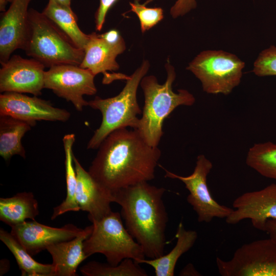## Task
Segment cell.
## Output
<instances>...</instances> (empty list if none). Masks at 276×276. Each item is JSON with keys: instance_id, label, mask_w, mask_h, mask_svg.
I'll return each mask as SVG.
<instances>
[{"instance_id": "obj_1", "label": "cell", "mask_w": 276, "mask_h": 276, "mask_svg": "<svg viewBox=\"0 0 276 276\" xmlns=\"http://www.w3.org/2000/svg\"><path fill=\"white\" fill-rule=\"evenodd\" d=\"M98 149L88 171L112 196L121 189L155 178L161 151L148 145L136 130L116 129Z\"/></svg>"}, {"instance_id": "obj_2", "label": "cell", "mask_w": 276, "mask_h": 276, "mask_svg": "<svg viewBox=\"0 0 276 276\" xmlns=\"http://www.w3.org/2000/svg\"><path fill=\"white\" fill-rule=\"evenodd\" d=\"M166 191L144 181L112 194L113 202L121 208L126 229L150 259L164 255L167 244L168 216L163 199Z\"/></svg>"}, {"instance_id": "obj_3", "label": "cell", "mask_w": 276, "mask_h": 276, "mask_svg": "<svg viewBox=\"0 0 276 276\" xmlns=\"http://www.w3.org/2000/svg\"><path fill=\"white\" fill-rule=\"evenodd\" d=\"M165 68L167 78L164 83L159 84L155 76L149 75L145 76L140 84L144 92V106L135 130L152 147H158L164 134V121L171 112L179 106H192L195 102L194 96L186 89L173 91L176 72L169 59Z\"/></svg>"}, {"instance_id": "obj_4", "label": "cell", "mask_w": 276, "mask_h": 276, "mask_svg": "<svg viewBox=\"0 0 276 276\" xmlns=\"http://www.w3.org/2000/svg\"><path fill=\"white\" fill-rule=\"evenodd\" d=\"M150 67L148 60H144L134 73L126 80L122 91L117 96L103 99L96 96L88 101V106L99 110L102 120L87 145L88 149L98 148L103 140L114 130L131 127L135 129L142 113L137 100V90L142 78Z\"/></svg>"}, {"instance_id": "obj_5", "label": "cell", "mask_w": 276, "mask_h": 276, "mask_svg": "<svg viewBox=\"0 0 276 276\" xmlns=\"http://www.w3.org/2000/svg\"><path fill=\"white\" fill-rule=\"evenodd\" d=\"M29 33L24 50L45 67L60 64L80 65L84 51L53 21L35 9H29Z\"/></svg>"}, {"instance_id": "obj_6", "label": "cell", "mask_w": 276, "mask_h": 276, "mask_svg": "<svg viewBox=\"0 0 276 276\" xmlns=\"http://www.w3.org/2000/svg\"><path fill=\"white\" fill-rule=\"evenodd\" d=\"M91 222L92 232L83 244L87 258L101 254L112 265H118L125 259H133L137 263L145 258L142 247L124 225L119 212L111 211L101 219Z\"/></svg>"}, {"instance_id": "obj_7", "label": "cell", "mask_w": 276, "mask_h": 276, "mask_svg": "<svg viewBox=\"0 0 276 276\" xmlns=\"http://www.w3.org/2000/svg\"><path fill=\"white\" fill-rule=\"evenodd\" d=\"M245 63L236 55L222 50L201 52L187 69L201 82L204 91L228 95L241 82Z\"/></svg>"}, {"instance_id": "obj_8", "label": "cell", "mask_w": 276, "mask_h": 276, "mask_svg": "<svg viewBox=\"0 0 276 276\" xmlns=\"http://www.w3.org/2000/svg\"><path fill=\"white\" fill-rule=\"evenodd\" d=\"M218 270L222 276H276V241L256 240L237 248L232 258H216Z\"/></svg>"}, {"instance_id": "obj_9", "label": "cell", "mask_w": 276, "mask_h": 276, "mask_svg": "<svg viewBox=\"0 0 276 276\" xmlns=\"http://www.w3.org/2000/svg\"><path fill=\"white\" fill-rule=\"evenodd\" d=\"M213 165L203 154L197 157L193 173L187 176L178 175L164 169L165 177L182 181L189 191L188 202L197 215L199 222H210L214 218H226L234 209L218 203L209 191L206 180Z\"/></svg>"}, {"instance_id": "obj_10", "label": "cell", "mask_w": 276, "mask_h": 276, "mask_svg": "<svg viewBox=\"0 0 276 276\" xmlns=\"http://www.w3.org/2000/svg\"><path fill=\"white\" fill-rule=\"evenodd\" d=\"M95 75L88 69L73 64L55 65L45 71L44 88L51 89L58 97L71 102L79 111L88 106L84 95L97 91Z\"/></svg>"}, {"instance_id": "obj_11", "label": "cell", "mask_w": 276, "mask_h": 276, "mask_svg": "<svg viewBox=\"0 0 276 276\" xmlns=\"http://www.w3.org/2000/svg\"><path fill=\"white\" fill-rule=\"evenodd\" d=\"M0 116L12 117L33 127L38 121L66 122L71 113L36 96L30 97L22 93L5 92L0 95Z\"/></svg>"}, {"instance_id": "obj_12", "label": "cell", "mask_w": 276, "mask_h": 276, "mask_svg": "<svg viewBox=\"0 0 276 276\" xmlns=\"http://www.w3.org/2000/svg\"><path fill=\"white\" fill-rule=\"evenodd\" d=\"M0 92L29 93L38 96L44 88V67L34 59L14 55L1 63Z\"/></svg>"}, {"instance_id": "obj_13", "label": "cell", "mask_w": 276, "mask_h": 276, "mask_svg": "<svg viewBox=\"0 0 276 276\" xmlns=\"http://www.w3.org/2000/svg\"><path fill=\"white\" fill-rule=\"evenodd\" d=\"M233 206L234 210L225 218L227 223L236 224L249 219L255 228L265 232L266 222L276 220V183L243 193L234 200Z\"/></svg>"}, {"instance_id": "obj_14", "label": "cell", "mask_w": 276, "mask_h": 276, "mask_svg": "<svg viewBox=\"0 0 276 276\" xmlns=\"http://www.w3.org/2000/svg\"><path fill=\"white\" fill-rule=\"evenodd\" d=\"M32 0H12L0 21V62L17 49L24 50L29 33V5Z\"/></svg>"}, {"instance_id": "obj_15", "label": "cell", "mask_w": 276, "mask_h": 276, "mask_svg": "<svg viewBox=\"0 0 276 276\" xmlns=\"http://www.w3.org/2000/svg\"><path fill=\"white\" fill-rule=\"evenodd\" d=\"M11 227V233L32 256L52 244L72 240L84 230L72 224L61 227H51L35 220L26 221Z\"/></svg>"}, {"instance_id": "obj_16", "label": "cell", "mask_w": 276, "mask_h": 276, "mask_svg": "<svg viewBox=\"0 0 276 276\" xmlns=\"http://www.w3.org/2000/svg\"><path fill=\"white\" fill-rule=\"evenodd\" d=\"M89 35V40L84 49V58L79 66L88 69L95 76L102 73L104 84H109L117 80H126L129 76L107 72L119 70V65L116 58L125 49L109 43L95 32Z\"/></svg>"}, {"instance_id": "obj_17", "label": "cell", "mask_w": 276, "mask_h": 276, "mask_svg": "<svg viewBox=\"0 0 276 276\" xmlns=\"http://www.w3.org/2000/svg\"><path fill=\"white\" fill-rule=\"evenodd\" d=\"M74 162L77 176L76 199L78 206L80 210L88 213L90 221L99 220L112 211V196L83 168L75 156Z\"/></svg>"}, {"instance_id": "obj_18", "label": "cell", "mask_w": 276, "mask_h": 276, "mask_svg": "<svg viewBox=\"0 0 276 276\" xmlns=\"http://www.w3.org/2000/svg\"><path fill=\"white\" fill-rule=\"evenodd\" d=\"M93 224L84 228L75 238L52 244L47 250L52 257L53 276H75L79 265L86 258L83 250L84 241L90 236Z\"/></svg>"}, {"instance_id": "obj_19", "label": "cell", "mask_w": 276, "mask_h": 276, "mask_svg": "<svg viewBox=\"0 0 276 276\" xmlns=\"http://www.w3.org/2000/svg\"><path fill=\"white\" fill-rule=\"evenodd\" d=\"M197 236L195 231L187 230L183 223L180 222L175 234L176 245L169 253L155 259L144 258L139 260L137 263L151 266L154 269L156 276H173L177 261L192 247Z\"/></svg>"}, {"instance_id": "obj_20", "label": "cell", "mask_w": 276, "mask_h": 276, "mask_svg": "<svg viewBox=\"0 0 276 276\" xmlns=\"http://www.w3.org/2000/svg\"><path fill=\"white\" fill-rule=\"evenodd\" d=\"M39 214L38 204L32 192H21L0 198V220L10 227L27 219L35 220Z\"/></svg>"}, {"instance_id": "obj_21", "label": "cell", "mask_w": 276, "mask_h": 276, "mask_svg": "<svg viewBox=\"0 0 276 276\" xmlns=\"http://www.w3.org/2000/svg\"><path fill=\"white\" fill-rule=\"evenodd\" d=\"M33 126L9 116H0V155L6 160L17 155L26 158L21 139Z\"/></svg>"}, {"instance_id": "obj_22", "label": "cell", "mask_w": 276, "mask_h": 276, "mask_svg": "<svg viewBox=\"0 0 276 276\" xmlns=\"http://www.w3.org/2000/svg\"><path fill=\"white\" fill-rule=\"evenodd\" d=\"M42 13L53 21L79 48L84 50L89 39L77 24V17L71 7L49 0Z\"/></svg>"}, {"instance_id": "obj_23", "label": "cell", "mask_w": 276, "mask_h": 276, "mask_svg": "<svg viewBox=\"0 0 276 276\" xmlns=\"http://www.w3.org/2000/svg\"><path fill=\"white\" fill-rule=\"evenodd\" d=\"M62 141L65 154L66 196L61 204L54 208L51 216L52 220L66 212H78L80 210L76 199L77 176L73 151V145L75 142V135L74 133L65 134Z\"/></svg>"}, {"instance_id": "obj_24", "label": "cell", "mask_w": 276, "mask_h": 276, "mask_svg": "<svg viewBox=\"0 0 276 276\" xmlns=\"http://www.w3.org/2000/svg\"><path fill=\"white\" fill-rule=\"evenodd\" d=\"M0 240L14 256L22 275L53 276L52 264H42L35 260L11 233L1 228Z\"/></svg>"}, {"instance_id": "obj_25", "label": "cell", "mask_w": 276, "mask_h": 276, "mask_svg": "<svg viewBox=\"0 0 276 276\" xmlns=\"http://www.w3.org/2000/svg\"><path fill=\"white\" fill-rule=\"evenodd\" d=\"M246 163L261 175L276 180V144L270 142L255 144L247 153Z\"/></svg>"}, {"instance_id": "obj_26", "label": "cell", "mask_w": 276, "mask_h": 276, "mask_svg": "<svg viewBox=\"0 0 276 276\" xmlns=\"http://www.w3.org/2000/svg\"><path fill=\"white\" fill-rule=\"evenodd\" d=\"M85 276H147L146 271L133 259H125L117 265L90 261L80 269Z\"/></svg>"}, {"instance_id": "obj_27", "label": "cell", "mask_w": 276, "mask_h": 276, "mask_svg": "<svg viewBox=\"0 0 276 276\" xmlns=\"http://www.w3.org/2000/svg\"><path fill=\"white\" fill-rule=\"evenodd\" d=\"M131 11L137 16L142 33L149 30L155 26L164 18L163 9L160 7L148 8L141 4L139 0H133L129 3Z\"/></svg>"}, {"instance_id": "obj_28", "label": "cell", "mask_w": 276, "mask_h": 276, "mask_svg": "<svg viewBox=\"0 0 276 276\" xmlns=\"http://www.w3.org/2000/svg\"><path fill=\"white\" fill-rule=\"evenodd\" d=\"M253 72L259 77L276 76V46L261 51L254 62Z\"/></svg>"}, {"instance_id": "obj_29", "label": "cell", "mask_w": 276, "mask_h": 276, "mask_svg": "<svg viewBox=\"0 0 276 276\" xmlns=\"http://www.w3.org/2000/svg\"><path fill=\"white\" fill-rule=\"evenodd\" d=\"M154 0H147L143 4L146 5ZM197 0H177L170 9V14L176 18L183 16L197 6Z\"/></svg>"}, {"instance_id": "obj_30", "label": "cell", "mask_w": 276, "mask_h": 276, "mask_svg": "<svg viewBox=\"0 0 276 276\" xmlns=\"http://www.w3.org/2000/svg\"><path fill=\"white\" fill-rule=\"evenodd\" d=\"M118 0H99V5L95 13L96 29L101 31L104 24L107 12Z\"/></svg>"}, {"instance_id": "obj_31", "label": "cell", "mask_w": 276, "mask_h": 276, "mask_svg": "<svg viewBox=\"0 0 276 276\" xmlns=\"http://www.w3.org/2000/svg\"><path fill=\"white\" fill-rule=\"evenodd\" d=\"M265 232L269 235V237L276 241V220H269L266 224Z\"/></svg>"}, {"instance_id": "obj_32", "label": "cell", "mask_w": 276, "mask_h": 276, "mask_svg": "<svg viewBox=\"0 0 276 276\" xmlns=\"http://www.w3.org/2000/svg\"><path fill=\"white\" fill-rule=\"evenodd\" d=\"M180 275H200L192 264H188L180 271Z\"/></svg>"}, {"instance_id": "obj_33", "label": "cell", "mask_w": 276, "mask_h": 276, "mask_svg": "<svg viewBox=\"0 0 276 276\" xmlns=\"http://www.w3.org/2000/svg\"><path fill=\"white\" fill-rule=\"evenodd\" d=\"M1 269L4 267L3 270L1 271V275H3L9 270V262L7 259H2L1 261Z\"/></svg>"}, {"instance_id": "obj_34", "label": "cell", "mask_w": 276, "mask_h": 276, "mask_svg": "<svg viewBox=\"0 0 276 276\" xmlns=\"http://www.w3.org/2000/svg\"><path fill=\"white\" fill-rule=\"evenodd\" d=\"M12 0H0V10L4 12L6 11V6L9 3H11Z\"/></svg>"}, {"instance_id": "obj_35", "label": "cell", "mask_w": 276, "mask_h": 276, "mask_svg": "<svg viewBox=\"0 0 276 276\" xmlns=\"http://www.w3.org/2000/svg\"><path fill=\"white\" fill-rule=\"evenodd\" d=\"M57 3L68 7H71L72 0H55Z\"/></svg>"}]
</instances>
